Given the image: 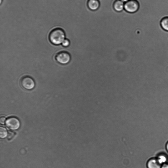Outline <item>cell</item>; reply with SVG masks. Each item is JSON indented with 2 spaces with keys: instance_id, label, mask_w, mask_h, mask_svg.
I'll use <instances>...</instances> for the list:
<instances>
[{
  "instance_id": "obj_1",
  "label": "cell",
  "mask_w": 168,
  "mask_h": 168,
  "mask_svg": "<svg viewBox=\"0 0 168 168\" xmlns=\"http://www.w3.org/2000/svg\"><path fill=\"white\" fill-rule=\"evenodd\" d=\"M65 32L60 28L54 29L50 32L49 35V40L50 42L55 45L62 43L65 40Z\"/></svg>"
},
{
  "instance_id": "obj_2",
  "label": "cell",
  "mask_w": 168,
  "mask_h": 168,
  "mask_svg": "<svg viewBox=\"0 0 168 168\" xmlns=\"http://www.w3.org/2000/svg\"><path fill=\"white\" fill-rule=\"evenodd\" d=\"M140 5L137 0H129L126 2L124 5V10L129 14H134L139 9Z\"/></svg>"
},
{
  "instance_id": "obj_3",
  "label": "cell",
  "mask_w": 168,
  "mask_h": 168,
  "mask_svg": "<svg viewBox=\"0 0 168 168\" xmlns=\"http://www.w3.org/2000/svg\"><path fill=\"white\" fill-rule=\"evenodd\" d=\"M57 61L62 64H66L70 62L71 57L67 52L61 51L57 53L55 57Z\"/></svg>"
},
{
  "instance_id": "obj_4",
  "label": "cell",
  "mask_w": 168,
  "mask_h": 168,
  "mask_svg": "<svg viewBox=\"0 0 168 168\" xmlns=\"http://www.w3.org/2000/svg\"><path fill=\"white\" fill-rule=\"evenodd\" d=\"M21 83L22 86L26 89L31 90L34 88L35 83L31 77L28 76H25L22 77Z\"/></svg>"
},
{
  "instance_id": "obj_5",
  "label": "cell",
  "mask_w": 168,
  "mask_h": 168,
  "mask_svg": "<svg viewBox=\"0 0 168 168\" xmlns=\"http://www.w3.org/2000/svg\"><path fill=\"white\" fill-rule=\"evenodd\" d=\"M6 125L10 130H15L20 126V122L16 118L12 117L8 119L6 121Z\"/></svg>"
},
{
  "instance_id": "obj_6",
  "label": "cell",
  "mask_w": 168,
  "mask_h": 168,
  "mask_svg": "<svg viewBox=\"0 0 168 168\" xmlns=\"http://www.w3.org/2000/svg\"><path fill=\"white\" fill-rule=\"evenodd\" d=\"M87 6L90 10L95 11L99 8L100 3L99 0H88Z\"/></svg>"
},
{
  "instance_id": "obj_7",
  "label": "cell",
  "mask_w": 168,
  "mask_h": 168,
  "mask_svg": "<svg viewBox=\"0 0 168 168\" xmlns=\"http://www.w3.org/2000/svg\"><path fill=\"white\" fill-rule=\"evenodd\" d=\"M125 3L121 0H116L113 4V8L117 12H121L124 9Z\"/></svg>"
},
{
  "instance_id": "obj_8",
  "label": "cell",
  "mask_w": 168,
  "mask_h": 168,
  "mask_svg": "<svg viewBox=\"0 0 168 168\" xmlns=\"http://www.w3.org/2000/svg\"><path fill=\"white\" fill-rule=\"evenodd\" d=\"M161 165L157 159H152L148 161V168H161Z\"/></svg>"
},
{
  "instance_id": "obj_9",
  "label": "cell",
  "mask_w": 168,
  "mask_h": 168,
  "mask_svg": "<svg viewBox=\"0 0 168 168\" xmlns=\"http://www.w3.org/2000/svg\"><path fill=\"white\" fill-rule=\"evenodd\" d=\"M161 24L164 30L168 32V17L163 18L161 22Z\"/></svg>"
},
{
  "instance_id": "obj_10",
  "label": "cell",
  "mask_w": 168,
  "mask_h": 168,
  "mask_svg": "<svg viewBox=\"0 0 168 168\" xmlns=\"http://www.w3.org/2000/svg\"><path fill=\"white\" fill-rule=\"evenodd\" d=\"M159 163L161 165H162L166 163L167 159L166 156L164 155H160L158 156L157 158Z\"/></svg>"
},
{
  "instance_id": "obj_11",
  "label": "cell",
  "mask_w": 168,
  "mask_h": 168,
  "mask_svg": "<svg viewBox=\"0 0 168 168\" xmlns=\"http://www.w3.org/2000/svg\"><path fill=\"white\" fill-rule=\"evenodd\" d=\"M8 134L5 128L2 126L0 127V137L2 139L4 138L7 136Z\"/></svg>"
},
{
  "instance_id": "obj_12",
  "label": "cell",
  "mask_w": 168,
  "mask_h": 168,
  "mask_svg": "<svg viewBox=\"0 0 168 168\" xmlns=\"http://www.w3.org/2000/svg\"><path fill=\"white\" fill-rule=\"evenodd\" d=\"M16 135V133L13 131H9L7 135V139L9 141H11L13 139Z\"/></svg>"
},
{
  "instance_id": "obj_13",
  "label": "cell",
  "mask_w": 168,
  "mask_h": 168,
  "mask_svg": "<svg viewBox=\"0 0 168 168\" xmlns=\"http://www.w3.org/2000/svg\"><path fill=\"white\" fill-rule=\"evenodd\" d=\"M63 46L65 47H67L69 46L70 42L68 39H65L62 43Z\"/></svg>"
},
{
  "instance_id": "obj_14",
  "label": "cell",
  "mask_w": 168,
  "mask_h": 168,
  "mask_svg": "<svg viewBox=\"0 0 168 168\" xmlns=\"http://www.w3.org/2000/svg\"><path fill=\"white\" fill-rule=\"evenodd\" d=\"M6 118L4 117H1V118H0V123H1V124L4 125L5 124V121H6Z\"/></svg>"
},
{
  "instance_id": "obj_15",
  "label": "cell",
  "mask_w": 168,
  "mask_h": 168,
  "mask_svg": "<svg viewBox=\"0 0 168 168\" xmlns=\"http://www.w3.org/2000/svg\"><path fill=\"white\" fill-rule=\"evenodd\" d=\"M161 168H168V164L166 163L162 165Z\"/></svg>"
},
{
  "instance_id": "obj_16",
  "label": "cell",
  "mask_w": 168,
  "mask_h": 168,
  "mask_svg": "<svg viewBox=\"0 0 168 168\" xmlns=\"http://www.w3.org/2000/svg\"><path fill=\"white\" fill-rule=\"evenodd\" d=\"M121 1H122L123 2H126L129 1V0H121Z\"/></svg>"
},
{
  "instance_id": "obj_17",
  "label": "cell",
  "mask_w": 168,
  "mask_h": 168,
  "mask_svg": "<svg viewBox=\"0 0 168 168\" xmlns=\"http://www.w3.org/2000/svg\"><path fill=\"white\" fill-rule=\"evenodd\" d=\"M166 149H167V151H168V142L167 143V144L166 146Z\"/></svg>"
},
{
  "instance_id": "obj_18",
  "label": "cell",
  "mask_w": 168,
  "mask_h": 168,
  "mask_svg": "<svg viewBox=\"0 0 168 168\" xmlns=\"http://www.w3.org/2000/svg\"><path fill=\"white\" fill-rule=\"evenodd\" d=\"M2 0H1V2H0V3H1V4L2 3Z\"/></svg>"
}]
</instances>
